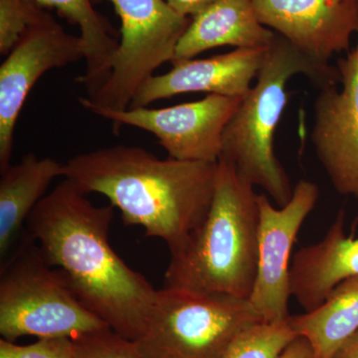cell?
Wrapping results in <instances>:
<instances>
[{"instance_id":"obj_1","label":"cell","mask_w":358,"mask_h":358,"mask_svg":"<svg viewBox=\"0 0 358 358\" xmlns=\"http://www.w3.org/2000/svg\"><path fill=\"white\" fill-rule=\"evenodd\" d=\"M114 214L112 204L96 206L65 178L37 204L26 229L85 307L136 341L148 326L157 289L110 246Z\"/></svg>"},{"instance_id":"obj_2","label":"cell","mask_w":358,"mask_h":358,"mask_svg":"<svg viewBox=\"0 0 358 358\" xmlns=\"http://www.w3.org/2000/svg\"><path fill=\"white\" fill-rule=\"evenodd\" d=\"M217 169L218 162L160 159L143 148L115 145L75 155L64 178L86 195L107 197L124 225L141 226L173 255L210 210Z\"/></svg>"},{"instance_id":"obj_3","label":"cell","mask_w":358,"mask_h":358,"mask_svg":"<svg viewBox=\"0 0 358 358\" xmlns=\"http://www.w3.org/2000/svg\"><path fill=\"white\" fill-rule=\"evenodd\" d=\"M258 195L232 166L218 160L210 210L171 255L162 288L249 300L258 265Z\"/></svg>"},{"instance_id":"obj_4","label":"cell","mask_w":358,"mask_h":358,"mask_svg":"<svg viewBox=\"0 0 358 358\" xmlns=\"http://www.w3.org/2000/svg\"><path fill=\"white\" fill-rule=\"evenodd\" d=\"M296 75L308 77L319 90L339 82L338 68L313 60L275 33L255 86L243 96L224 129L219 159L250 185L262 188L279 207L291 200L294 188L275 154L274 138L288 103L287 85Z\"/></svg>"},{"instance_id":"obj_5","label":"cell","mask_w":358,"mask_h":358,"mask_svg":"<svg viewBox=\"0 0 358 358\" xmlns=\"http://www.w3.org/2000/svg\"><path fill=\"white\" fill-rule=\"evenodd\" d=\"M110 327L90 312L26 229L0 264V336L75 338Z\"/></svg>"},{"instance_id":"obj_6","label":"cell","mask_w":358,"mask_h":358,"mask_svg":"<svg viewBox=\"0 0 358 358\" xmlns=\"http://www.w3.org/2000/svg\"><path fill=\"white\" fill-rule=\"evenodd\" d=\"M259 322L247 299L162 288L134 343L145 358H223L237 336Z\"/></svg>"},{"instance_id":"obj_7","label":"cell","mask_w":358,"mask_h":358,"mask_svg":"<svg viewBox=\"0 0 358 358\" xmlns=\"http://www.w3.org/2000/svg\"><path fill=\"white\" fill-rule=\"evenodd\" d=\"M121 18V41L107 81L80 103L93 114L129 109L138 89L159 66L173 60L176 46L192 18L166 0H108Z\"/></svg>"},{"instance_id":"obj_8","label":"cell","mask_w":358,"mask_h":358,"mask_svg":"<svg viewBox=\"0 0 358 358\" xmlns=\"http://www.w3.org/2000/svg\"><path fill=\"white\" fill-rule=\"evenodd\" d=\"M320 189L301 179L293 196L282 207H275L265 193L258 195V265L249 301L264 322L288 320L292 251L306 219L315 209Z\"/></svg>"},{"instance_id":"obj_9","label":"cell","mask_w":358,"mask_h":358,"mask_svg":"<svg viewBox=\"0 0 358 358\" xmlns=\"http://www.w3.org/2000/svg\"><path fill=\"white\" fill-rule=\"evenodd\" d=\"M85 59L81 37L42 11L0 67V171L10 166L14 129L26 99L45 73Z\"/></svg>"},{"instance_id":"obj_10","label":"cell","mask_w":358,"mask_h":358,"mask_svg":"<svg viewBox=\"0 0 358 358\" xmlns=\"http://www.w3.org/2000/svg\"><path fill=\"white\" fill-rule=\"evenodd\" d=\"M243 96L208 95L195 102L162 109L129 108L122 112H101L114 133L122 126L134 127L157 136L169 157L185 162H217L224 129Z\"/></svg>"},{"instance_id":"obj_11","label":"cell","mask_w":358,"mask_h":358,"mask_svg":"<svg viewBox=\"0 0 358 358\" xmlns=\"http://www.w3.org/2000/svg\"><path fill=\"white\" fill-rule=\"evenodd\" d=\"M336 68L343 87L320 90L310 140L336 192L358 199V38Z\"/></svg>"},{"instance_id":"obj_12","label":"cell","mask_w":358,"mask_h":358,"mask_svg":"<svg viewBox=\"0 0 358 358\" xmlns=\"http://www.w3.org/2000/svg\"><path fill=\"white\" fill-rule=\"evenodd\" d=\"M253 4L263 25L322 64L350 50L358 32V3L352 0H253Z\"/></svg>"},{"instance_id":"obj_13","label":"cell","mask_w":358,"mask_h":358,"mask_svg":"<svg viewBox=\"0 0 358 358\" xmlns=\"http://www.w3.org/2000/svg\"><path fill=\"white\" fill-rule=\"evenodd\" d=\"M268 48L235 49L207 59L173 61L166 74L152 76L138 89L129 108L185 93L244 96L258 76Z\"/></svg>"},{"instance_id":"obj_14","label":"cell","mask_w":358,"mask_h":358,"mask_svg":"<svg viewBox=\"0 0 358 358\" xmlns=\"http://www.w3.org/2000/svg\"><path fill=\"white\" fill-rule=\"evenodd\" d=\"M358 277V237L346 236L345 212L317 243L296 251L289 272L291 296L310 312L322 305L336 286L348 278Z\"/></svg>"},{"instance_id":"obj_15","label":"cell","mask_w":358,"mask_h":358,"mask_svg":"<svg viewBox=\"0 0 358 358\" xmlns=\"http://www.w3.org/2000/svg\"><path fill=\"white\" fill-rule=\"evenodd\" d=\"M275 36V32L259 20L253 0H212L192 17L171 62L188 60L217 47L268 48Z\"/></svg>"},{"instance_id":"obj_16","label":"cell","mask_w":358,"mask_h":358,"mask_svg":"<svg viewBox=\"0 0 358 358\" xmlns=\"http://www.w3.org/2000/svg\"><path fill=\"white\" fill-rule=\"evenodd\" d=\"M0 262L8 256L24 232L28 216L46 195L65 164L51 157L26 155L20 162L0 171Z\"/></svg>"},{"instance_id":"obj_17","label":"cell","mask_w":358,"mask_h":358,"mask_svg":"<svg viewBox=\"0 0 358 358\" xmlns=\"http://www.w3.org/2000/svg\"><path fill=\"white\" fill-rule=\"evenodd\" d=\"M296 336L307 339L315 358H331L358 331V277L348 278L319 307L289 317Z\"/></svg>"},{"instance_id":"obj_18","label":"cell","mask_w":358,"mask_h":358,"mask_svg":"<svg viewBox=\"0 0 358 358\" xmlns=\"http://www.w3.org/2000/svg\"><path fill=\"white\" fill-rule=\"evenodd\" d=\"M40 6L55 8L61 16L77 25L85 47L86 71L78 81L88 96L95 95L107 81L113 58L119 46L109 22L96 13L93 0H35Z\"/></svg>"},{"instance_id":"obj_19","label":"cell","mask_w":358,"mask_h":358,"mask_svg":"<svg viewBox=\"0 0 358 358\" xmlns=\"http://www.w3.org/2000/svg\"><path fill=\"white\" fill-rule=\"evenodd\" d=\"M298 338L288 320L259 322L245 329L223 358H279Z\"/></svg>"},{"instance_id":"obj_20","label":"cell","mask_w":358,"mask_h":358,"mask_svg":"<svg viewBox=\"0 0 358 358\" xmlns=\"http://www.w3.org/2000/svg\"><path fill=\"white\" fill-rule=\"evenodd\" d=\"M43 8L35 0H0V54L6 56Z\"/></svg>"},{"instance_id":"obj_21","label":"cell","mask_w":358,"mask_h":358,"mask_svg":"<svg viewBox=\"0 0 358 358\" xmlns=\"http://www.w3.org/2000/svg\"><path fill=\"white\" fill-rule=\"evenodd\" d=\"M73 341L75 358H145L134 341L110 329L82 334Z\"/></svg>"},{"instance_id":"obj_22","label":"cell","mask_w":358,"mask_h":358,"mask_svg":"<svg viewBox=\"0 0 358 358\" xmlns=\"http://www.w3.org/2000/svg\"><path fill=\"white\" fill-rule=\"evenodd\" d=\"M0 358H75L72 338H39L28 345L0 339Z\"/></svg>"},{"instance_id":"obj_23","label":"cell","mask_w":358,"mask_h":358,"mask_svg":"<svg viewBox=\"0 0 358 358\" xmlns=\"http://www.w3.org/2000/svg\"><path fill=\"white\" fill-rule=\"evenodd\" d=\"M176 13L192 18L205 8L212 0H166Z\"/></svg>"},{"instance_id":"obj_24","label":"cell","mask_w":358,"mask_h":358,"mask_svg":"<svg viewBox=\"0 0 358 358\" xmlns=\"http://www.w3.org/2000/svg\"><path fill=\"white\" fill-rule=\"evenodd\" d=\"M279 358H315L312 346L307 339L298 336L294 339Z\"/></svg>"},{"instance_id":"obj_25","label":"cell","mask_w":358,"mask_h":358,"mask_svg":"<svg viewBox=\"0 0 358 358\" xmlns=\"http://www.w3.org/2000/svg\"><path fill=\"white\" fill-rule=\"evenodd\" d=\"M331 358H358V331L339 346Z\"/></svg>"},{"instance_id":"obj_26","label":"cell","mask_w":358,"mask_h":358,"mask_svg":"<svg viewBox=\"0 0 358 358\" xmlns=\"http://www.w3.org/2000/svg\"><path fill=\"white\" fill-rule=\"evenodd\" d=\"M352 1L357 2L358 3V0H352Z\"/></svg>"}]
</instances>
